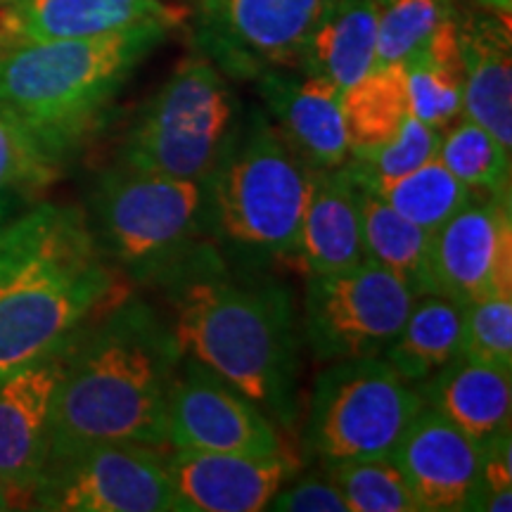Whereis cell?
Masks as SVG:
<instances>
[{"label": "cell", "instance_id": "cell-1", "mask_svg": "<svg viewBox=\"0 0 512 512\" xmlns=\"http://www.w3.org/2000/svg\"><path fill=\"white\" fill-rule=\"evenodd\" d=\"M128 297L86 211L43 202L0 228V382Z\"/></svg>", "mask_w": 512, "mask_h": 512}, {"label": "cell", "instance_id": "cell-2", "mask_svg": "<svg viewBox=\"0 0 512 512\" xmlns=\"http://www.w3.org/2000/svg\"><path fill=\"white\" fill-rule=\"evenodd\" d=\"M183 349L171 318L128 294L76 335L60 380L50 456L93 444L166 446Z\"/></svg>", "mask_w": 512, "mask_h": 512}, {"label": "cell", "instance_id": "cell-3", "mask_svg": "<svg viewBox=\"0 0 512 512\" xmlns=\"http://www.w3.org/2000/svg\"><path fill=\"white\" fill-rule=\"evenodd\" d=\"M183 354L254 401L280 430L302 420V358L290 287L228 273L223 259L166 287Z\"/></svg>", "mask_w": 512, "mask_h": 512}, {"label": "cell", "instance_id": "cell-4", "mask_svg": "<svg viewBox=\"0 0 512 512\" xmlns=\"http://www.w3.org/2000/svg\"><path fill=\"white\" fill-rule=\"evenodd\" d=\"M171 29L176 27L155 22L5 50L0 53V105L74 152Z\"/></svg>", "mask_w": 512, "mask_h": 512}, {"label": "cell", "instance_id": "cell-5", "mask_svg": "<svg viewBox=\"0 0 512 512\" xmlns=\"http://www.w3.org/2000/svg\"><path fill=\"white\" fill-rule=\"evenodd\" d=\"M86 216L102 254L140 285L169 287L221 261L202 181L117 164L95 181Z\"/></svg>", "mask_w": 512, "mask_h": 512}, {"label": "cell", "instance_id": "cell-6", "mask_svg": "<svg viewBox=\"0 0 512 512\" xmlns=\"http://www.w3.org/2000/svg\"><path fill=\"white\" fill-rule=\"evenodd\" d=\"M311 174L266 112H252L207 181L211 240L252 264H294Z\"/></svg>", "mask_w": 512, "mask_h": 512}, {"label": "cell", "instance_id": "cell-7", "mask_svg": "<svg viewBox=\"0 0 512 512\" xmlns=\"http://www.w3.org/2000/svg\"><path fill=\"white\" fill-rule=\"evenodd\" d=\"M240 102L226 74L192 55L138 112L119 164L183 181L207 183L238 136Z\"/></svg>", "mask_w": 512, "mask_h": 512}, {"label": "cell", "instance_id": "cell-8", "mask_svg": "<svg viewBox=\"0 0 512 512\" xmlns=\"http://www.w3.org/2000/svg\"><path fill=\"white\" fill-rule=\"evenodd\" d=\"M422 406L418 387L382 356L328 363L313 382L304 444L323 465L389 458Z\"/></svg>", "mask_w": 512, "mask_h": 512}, {"label": "cell", "instance_id": "cell-9", "mask_svg": "<svg viewBox=\"0 0 512 512\" xmlns=\"http://www.w3.org/2000/svg\"><path fill=\"white\" fill-rule=\"evenodd\" d=\"M413 302V292L399 278L370 261L306 275L304 339L320 363L382 356Z\"/></svg>", "mask_w": 512, "mask_h": 512}, {"label": "cell", "instance_id": "cell-10", "mask_svg": "<svg viewBox=\"0 0 512 512\" xmlns=\"http://www.w3.org/2000/svg\"><path fill=\"white\" fill-rule=\"evenodd\" d=\"M50 512L176 510L164 451L143 444H93L50 456L31 498Z\"/></svg>", "mask_w": 512, "mask_h": 512}, {"label": "cell", "instance_id": "cell-11", "mask_svg": "<svg viewBox=\"0 0 512 512\" xmlns=\"http://www.w3.org/2000/svg\"><path fill=\"white\" fill-rule=\"evenodd\" d=\"M325 0H197L192 41L230 79L299 69Z\"/></svg>", "mask_w": 512, "mask_h": 512}, {"label": "cell", "instance_id": "cell-12", "mask_svg": "<svg viewBox=\"0 0 512 512\" xmlns=\"http://www.w3.org/2000/svg\"><path fill=\"white\" fill-rule=\"evenodd\" d=\"M166 446L245 456L285 451L280 427L254 401L185 354L171 384Z\"/></svg>", "mask_w": 512, "mask_h": 512}, {"label": "cell", "instance_id": "cell-13", "mask_svg": "<svg viewBox=\"0 0 512 512\" xmlns=\"http://www.w3.org/2000/svg\"><path fill=\"white\" fill-rule=\"evenodd\" d=\"M76 335L0 382V486L10 508H31L38 479L46 470L55 394Z\"/></svg>", "mask_w": 512, "mask_h": 512}, {"label": "cell", "instance_id": "cell-14", "mask_svg": "<svg viewBox=\"0 0 512 512\" xmlns=\"http://www.w3.org/2000/svg\"><path fill=\"white\" fill-rule=\"evenodd\" d=\"M437 292L456 304L512 294L510 202L475 200L432 233Z\"/></svg>", "mask_w": 512, "mask_h": 512}, {"label": "cell", "instance_id": "cell-15", "mask_svg": "<svg viewBox=\"0 0 512 512\" xmlns=\"http://www.w3.org/2000/svg\"><path fill=\"white\" fill-rule=\"evenodd\" d=\"M176 512H261L275 491L299 472L290 453L178 451L164 453Z\"/></svg>", "mask_w": 512, "mask_h": 512}, {"label": "cell", "instance_id": "cell-16", "mask_svg": "<svg viewBox=\"0 0 512 512\" xmlns=\"http://www.w3.org/2000/svg\"><path fill=\"white\" fill-rule=\"evenodd\" d=\"M389 460L406 479L420 512L470 510L482 475V446L437 411L422 406Z\"/></svg>", "mask_w": 512, "mask_h": 512}, {"label": "cell", "instance_id": "cell-17", "mask_svg": "<svg viewBox=\"0 0 512 512\" xmlns=\"http://www.w3.org/2000/svg\"><path fill=\"white\" fill-rule=\"evenodd\" d=\"M188 10L164 0H8L0 5V53L29 43L74 41L114 34L140 24H171Z\"/></svg>", "mask_w": 512, "mask_h": 512}, {"label": "cell", "instance_id": "cell-18", "mask_svg": "<svg viewBox=\"0 0 512 512\" xmlns=\"http://www.w3.org/2000/svg\"><path fill=\"white\" fill-rule=\"evenodd\" d=\"M266 117L309 169H337L349 159L342 93L320 76L271 69L256 76Z\"/></svg>", "mask_w": 512, "mask_h": 512}, {"label": "cell", "instance_id": "cell-19", "mask_svg": "<svg viewBox=\"0 0 512 512\" xmlns=\"http://www.w3.org/2000/svg\"><path fill=\"white\" fill-rule=\"evenodd\" d=\"M463 60V117L512 150V46L510 19L491 12L458 17Z\"/></svg>", "mask_w": 512, "mask_h": 512}, {"label": "cell", "instance_id": "cell-20", "mask_svg": "<svg viewBox=\"0 0 512 512\" xmlns=\"http://www.w3.org/2000/svg\"><path fill=\"white\" fill-rule=\"evenodd\" d=\"M361 261V183L347 164L313 169L294 264L306 275H318Z\"/></svg>", "mask_w": 512, "mask_h": 512}, {"label": "cell", "instance_id": "cell-21", "mask_svg": "<svg viewBox=\"0 0 512 512\" xmlns=\"http://www.w3.org/2000/svg\"><path fill=\"white\" fill-rule=\"evenodd\" d=\"M415 387L427 408L479 446L510 430L512 373L458 356Z\"/></svg>", "mask_w": 512, "mask_h": 512}, {"label": "cell", "instance_id": "cell-22", "mask_svg": "<svg viewBox=\"0 0 512 512\" xmlns=\"http://www.w3.org/2000/svg\"><path fill=\"white\" fill-rule=\"evenodd\" d=\"M377 57V0H325L299 62L339 93L363 79Z\"/></svg>", "mask_w": 512, "mask_h": 512}, {"label": "cell", "instance_id": "cell-23", "mask_svg": "<svg viewBox=\"0 0 512 512\" xmlns=\"http://www.w3.org/2000/svg\"><path fill=\"white\" fill-rule=\"evenodd\" d=\"M361 242L363 261L399 278L413 297L437 292L432 275V233L403 219L366 183H361Z\"/></svg>", "mask_w": 512, "mask_h": 512}, {"label": "cell", "instance_id": "cell-24", "mask_svg": "<svg viewBox=\"0 0 512 512\" xmlns=\"http://www.w3.org/2000/svg\"><path fill=\"white\" fill-rule=\"evenodd\" d=\"M401 67L415 119L444 133L463 117V60L456 15L446 19Z\"/></svg>", "mask_w": 512, "mask_h": 512}, {"label": "cell", "instance_id": "cell-25", "mask_svg": "<svg viewBox=\"0 0 512 512\" xmlns=\"http://www.w3.org/2000/svg\"><path fill=\"white\" fill-rule=\"evenodd\" d=\"M463 311L460 304L439 292L415 297L406 323L382 358L411 384L427 377L460 356Z\"/></svg>", "mask_w": 512, "mask_h": 512}, {"label": "cell", "instance_id": "cell-26", "mask_svg": "<svg viewBox=\"0 0 512 512\" xmlns=\"http://www.w3.org/2000/svg\"><path fill=\"white\" fill-rule=\"evenodd\" d=\"M342 114L349 157L368 155L399 136L406 119L413 117L401 62L373 67L363 79L344 88Z\"/></svg>", "mask_w": 512, "mask_h": 512}, {"label": "cell", "instance_id": "cell-27", "mask_svg": "<svg viewBox=\"0 0 512 512\" xmlns=\"http://www.w3.org/2000/svg\"><path fill=\"white\" fill-rule=\"evenodd\" d=\"M72 150L0 105V197H27L62 176Z\"/></svg>", "mask_w": 512, "mask_h": 512}, {"label": "cell", "instance_id": "cell-28", "mask_svg": "<svg viewBox=\"0 0 512 512\" xmlns=\"http://www.w3.org/2000/svg\"><path fill=\"white\" fill-rule=\"evenodd\" d=\"M510 152L486 128L460 117L441 133L437 159L479 200L510 202Z\"/></svg>", "mask_w": 512, "mask_h": 512}, {"label": "cell", "instance_id": "cell-29", "mask_svg": "<svg viewBox=\"0 0 512 512\" xmlns=\"http://www.w3.org/2000/svg\"><path fill=\"white\" fill-rule=\"evenodd\" d=\"M373 190L389 207L399 211L403 219L413 221L415 226L430 233L439 230L467 204L479 200L437 157L413 169L411 174L373 185Z\"/></svg>", "mask_w": 512, "mask_h": 512}, {"label": "cell", "instance_id": "cell-30", "mask_svg": "<svg viewBox=\"0 0 512 512\" xmlns=\"http://www.w3.org/2000/svg\"><path fill=\"white\" fill-rule=\"evenodd\" d=\"M349 512H420L413 491L389 458L325 463Z\"/></svg>", "mask_w": 512, "mask_h": 512}, {"label": "cell", "instance_id": "cell-31", "mask_svg": "<svg viewBox=\"0 0 512 512\" xmlns=\"http://www.w3.org/2000/svg\"><path fill=\"white\" fill-rule=\"evenodd\" d=\"M453 15L456 0H377L375 67L406 60Z\"/></svg>", "mask_w": 512, "mask_h": 512}, {"label": "cell", "instance_id": "cell-32", "mask_svg": "<svg viewBox=\"0 0 512 512\" xmlns=\"http://www.w3.org/2000/svg\"><path fill=\"white\" fill-rule=\"evenodd\" d=\"M439 140L441 131H437V128L422 124L415 117H408L406 124L401 126L399 136L389 140L387 145L368 152V155L349 157L347 166L358 181L373 188V185L389 183L394 178L411 174L413 169L437 157Z\"/></svg>", "mask_w": 512, "mask_h": 512}, {"label": "cell", "instance_id": "cell-33", "mask_svg": "<svg viewBox=\"0 0 512 512\" xmlns=\"http://www.w3.org/2000/svg\"><path fill=\"white\" fill-rule=\"evenodd\" d=\"M463 342L460 356L467 361L512 373V294L463 304Z\"/></svg>", "mask_w": 512, "mask_h": 512}, {"label": "cell", "instance_id": "cell-34", "mask_svg": "<svg viewBox=\"0 0 512 512\" xmlns=\"http://www.w3.org/2000/svg\"><path fill=\"white\" fill-rule=\"evenodd\" d=\"M470 510L510 512L512 510V439L510 430L496 434L482 444V475Z\"/></svg>", "mask_w": 512, "mask_h": 512}, {"label": "cell", "instance_id": "cell-35", "mask_svg": "<svg viewBox=\"0 0 512 512\" xmlns=\"http://www.w3.org/2000/svg\"><path fill=\"white\" fill-rule=\"evenodd\" d=\"M266 510L278 512H349L347 501H344L342 491L328 477V472L320 475H304L292 479L275 491Z\"/></svg>", "mask_w": 512, "mask_h": 512}, {"label": "cell", "instance_id": "cell-36", "mask_svg": "<svg viewBox=\"0 0 512 512\" xmlns=\"http://www.w3.org/2000/svg\"><path fill=\"white\" fill-rule=\"evenodd\" d=\"M482 5V10L491 12V15H498L503 19H510L512 15V0H477Z\"/></svg>", "mask_w": 512, "mask_h": 512}, {"label": "cell", "instance_id": "cell-37", "mask_svg": "<svg viewBox=\"0 0 512 512\" xmlns=\"http://www.w3.org/2000/svg\"><path fill=\"white\" fill-rule=\"evenodd\" d=\"M17 202H19V197H15V195L0 197V228H3L5 223H8L12 216H15Z\"/></svg>", "mask_w": 512, "mask_h": 512}, {"label": "cell", "instance_id": "cell-38", "mask_svg": "<svg viewBox=\"0 0 512 512\" xmlns=\"http://www.w3.org/2000/svg\"><path fill=\"white\" fill-rule=\"evenodd\" d=\"M0 510H12L10 501H8V494H5L3 486H0Z\"/></svg>", "mask_w": 512, "mask_h": 512}, {"label": "cell", "instance_id": "cell-39", "mask_svg": "<svg viewBox=\"0 0 512 512\" xmlns=\"http://www.w3.org/2000/svg\"><path fill=\"white\" fill-rule=\"evenodd\" d=\"M3 3H8V0H0V5H3Z\"/></svg>", "mask_w": 512, "mask_h": 512}]
</instances>
